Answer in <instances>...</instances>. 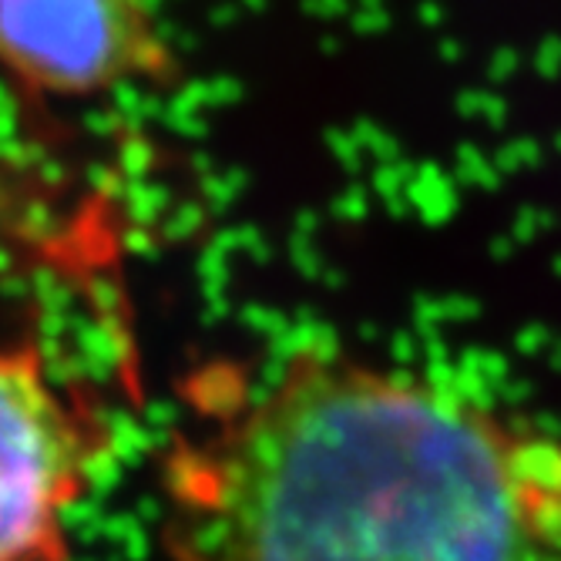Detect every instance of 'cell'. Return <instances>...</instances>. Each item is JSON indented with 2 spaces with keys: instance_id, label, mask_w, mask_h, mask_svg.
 <instances>
[{
  "instance_id": "obj_1",
  "label": "cell",
  "mask_w": 561,
  "mask_h": 561,
  "mask_svg": "<svg viewBox=\"0 0 561 561\" xmlns=\"http://www.w3.org/2000/svg\"><path fill=\"white\" fill-rule=\"evenodd\" d=\"M169 561H561V437L302 350L159 461Z\"/></svg>"
},
{
  "instance_id": "obj_2",
  "label": "cell",
  "mask_w": 561,
  "mask_h": 561,
  "mask_svg": "<svg viewBox=\"0 0 561 561\" xmlns=\"http://www.w3.org/2000/svg\"><path fill=\"white\" fill-rule=\"evenodd\" d=\"M118 454L101 390L41 333L0 343V561H71V518Z\"/></svg>"
},
{
  "instance_id": "obj_3",
  "label": "cell",
  "mask_w": 561,
  "mask_h": 561,
  "mask_svg": "<svg viewBox=\"0 0 561 561\" xmlns=\"http://www.w3.org/2000/svg\"><path fill=\"white\" fill-rule=\"evenodd\" d=\"M0 65L37 91L88 98L156 75L151 0H0Z\"/></svg>"
}]
</instances>
